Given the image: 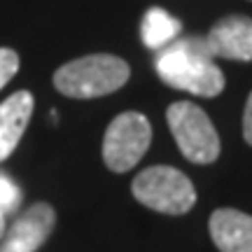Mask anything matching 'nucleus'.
<instances>
[{"mask_svg": "<svg viewBox=\"0 0 252 252\" xmlns=\"http://www.w3.org/2000/svg\"><path fill=\"white\" fill-rule=\"evenodd\" d=\"M157 75L168 87L201 98H215L224 91V72L208 49L206 37H178L154 59Z\"/></svg>", "mask_w": 252, "mask_h": 252, "instance_id": "1", "label": "nucleus"}, {"mask_svg": "<svg viewBox=\"0 0 252 252\" xmlns=\"http://www.w3.org/2000/svg\"><path fill=\"white\" fill-rule=\"evenodd\" d=\"M131 77L124 59L112 54H89L61 65L54 72V87L68 98H98L122 89Z\"/></svg>", "mask_w": 252, "mask_h": 252, "instance_id": "2", "label": "nucleus"}, {"mask_svg": "<svg viewBox=\"0 0 252 252\" xmlns=\"http://www.w3.org/2000/svg\"><path fill=\"white\" fill-rule=\"evenodd\" d=\"M131 194L138 203L163 215H185L196 203V189L173 166H150L135 175Z\"/></svg>", "mask_w": 252, "mask_h": 252, "instance_id": "3", "label": "nucleus"}, {"mask_svg": "<svg viewBox=\"0 0 252 252\" xmlns=\"http://www.w3.org/2000/svg\"><path fill=\"white\" fill-rule=\"evenodd\" d=\"M166 122L171 128L182 157L191 163L208 166L220 157V135L206 115V110L189 100H178L168 105Z\"/></svg>", "mask_w": 252, "mask_h": 252, "instance_id": "4", "label": "nucleus"}, {"mask_svg": "<svg viewBox=\"0 0 252 252\" xmlns=\"http://www.w3.org/2000/svg\"><path fill=\"white\" fill-rule=\"evenodd\" d=\"M152 143V124L140 112H122L110 122L103 138V161L112 173L131 171Z\"/></svg>", "mask_w": 252, "mask_h": 252, "instance_id": "5", "label": "nucleus"}, {"mask_svg": "<svg viewBox=\"0 0 252 252\" xmlns=\"http://www.w3.org/2000/svg\"><path fill=\"white\" fill-rule=\"evenodd\" d=\"M56 213L54 208L40 201L24 210L19 220L9 226V231L2 236L0 252H35L40 250L49 234L54 231Z\"/></svg>", "mask_w": 252, "mask_h": 252, "instance_id": "6", "label": "nucleus"}, {"mask_svg": "<svg viewBox=\"0 0 252 252\" xmlns=\"http://www.w3.org/2000/svg\"><path fill=\"white\" fill-rule=\"evenodd\" d=\"M206 45L220 59L252 61V19L241 14L220 19L206 35Z\"/></svg>", "mask_w": 252, "mask_h": 252, "instance_id": "7", "label": "nucleus"}, {"mask_svg": "<svg viewBox=\"0 0 252 252\" xmlns=\"http://www.w3.org/2000/svg\"><path fill=\"white\" fill-rule=\"evenodd\" d=\"M210 238L220 252H252V215L220 208L208 222Z\"/></svg>", "mask_w": 252, "mask_h": 252, "instance_id": "8", "label": "nucleus"}, {"mask_svg": "<svg viewBox=\"0 0 252 252\" xmlns=\"http://www.w3.org/2000/svg\"><path fill=\"white\" fill-rule=\"evenodd\" d=\"M33 108H35L33 94L26 89L14 91L9 98L0 103V163L5 161L19 145L28 122H31Z\"/></svg>", "mask_w": 252, "mask_h": 252, "instance_id": "9", "label": "nucleus"}, {"mask_svg": "<svg viewBox=\"0 0 252 252\" xmlns=\"http://www.w3.org/2000/svg\"><path fill=\"white\" fill-rule=\"evenodd\" d=\"M180 31V21L161 7H150L145 12L143 24H140V37H143L145 47L154 49V52H161L163 47H168L173 40H178Z\"/></svg>", "mask_w": 252, "mask_h": 252, "instance_id": "10", "label": "nucleus"}, {"mask_svg": "<svg viewBox=\"0 0 252 252\" xmlns=\"http://www.w3.org/2000/svg\"><path fill=\"white\" fill-rule=\"evenodd\" d=\"M19 203H21V189H19V185L9 178L7 173L0 171V210L7 215L12 210H17Z\"/></svg>", "mask_w": 252, "mask_h": 252, "instance_id": "11", "label": "nucleus"}, {"mask_svg": "<svg viewBox=\"0 0 252 252\" xmlns=\"http://www.w3.org/2000/svg\"><path fill=\"white\" fill-rule=\"evenodd\" d=\"M19 65H21V61H19V54L14 49L0 47V89L19 72Z\"/></svg>", "mask_w": 252, "mask_h": 252, "instance_id": "12", "label": "nucleus"}, {"mask_svg": "<svg viewBox=\"0 0 252 252\" xmlns=\"http://www.w3.org/2000/svg\"><path fill=\"white\" fill-rule=\"evenodd\" d=\"M243 138H245V143L252 147V94L248 96L245 112H243Z\"/></svg>", "mask_w": 252, "mask_h": 252, "instance_id": "13", "label": "nucleus"}, {"mask_svg": "<svg viewBox=\"0 0 252 252\" xmlns=\"http://www.w3.org/2000/svg\"><path fill=\"white\" fill-rule=\"evenodd\" d=\"M2 236H5V213L0 210V241H2Z\"/></svg>", "mask_w": 252, "mask_h": 252, "instance_id": "14", "label": "nucleus"}]
</instances>
